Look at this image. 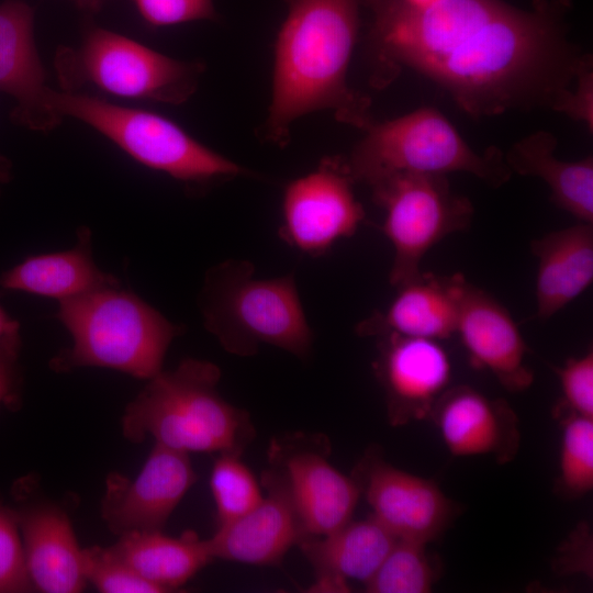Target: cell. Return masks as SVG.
Returning a JSON list of instances; mask_svg holds the SVG:
<instances>
[{
  "mask_svg": "<svg viewBox=\"0 0 593 593\" xmlns=\"http://www.w3.org/2000/svg\"><path fill=\"white\" fill-rule=\"evenodd\" d=\"M429 418L452 456H489L503 465L519 450L515 411L505 400L491 399L469 385L448 388Z\"/></svg>",
  "mask_w": 593,
  "mask_h": 593,
  "instance_id": "obj_15",
  "label": "cell"
},
{
  "mask_svg": "<svg viewBox=\"0 0 593 593\" xmlns=\"http://www.w3.org/2000/svg\"><path fill=\"white\" fill-rule=\"evenodd\" d=\"M264 497L239 518L217 526L206 540L213 559L251 566L279 563L305 538L280 478L268 469L261 477Z\"/></svg>",
  "mask_w": 593,
  "mask_h": 593,
  "instance_id": "obj_17",
  "label": "cell"
},
{
  "mask_svg": "<svg viewBox=\"0 0 593 593\" xmlns=\"http://www.w3.org/2000/svg\"><path fill=\"white\" fill-rule=\"evenodd\" d=\"M111 552L163 593L181 588L214 559L205 539L186 530L179 537L141 532L120 536Z\"/></svg>",
  "mask_w": 593,
  "mask_h": 593,
  "instance_id": "obj_25",
  "label": "cell"
},
{
  "mask_svg": "<svg viewBox=\"0 0 593 593\" xmlns=\"http://www.w3.org/2000/svg\"><path fill=\"white\" fill-rule=\"evenodd\" d=\"M536 316L549 320L593 281V224L578 222L533 240Z\"/></svg>",
  "mask_w": 593,
  "mask_h": 593,
  "instance_id": "obj_22",
  "label": "cell"
},
{
  "mask_svg": "<svg viewBox=\"0 0 593 593\" xmlns=\"http://www.w3.org/2000/svg\"><path fill=\"white\" fill-rule=\"evenodd\" d=\"M58 302L57 318L70 333L72 346L51 360L57 372L97 367L148 380L163 370L167 350L181 333L179 326L120 286Z\"/></svg>",
  "mask_w": 593,
  "mask_h": 593,
  "instance_id": "obj_4",
  "label": "cell"
},
{
  "mask_svg": "<svg viewBox=\"0 0 593 593\" xmlns=\"http://www.w3.org/2000/svg\"><path fill=\"white\" fill-rule=\"evenodd\" d=\"M572 120L584 123L590 132L593 127V72L592 65L578 76L574 88L561 112Z\"/></svg>",
  "mask_w": 593,
  "mask_h": 593,
  "instance_id": "obj_34",
  "label": "cell"
},
{
  "mask_svg": "<svg viewBox=\"0 0 593 593\" xmlns=\"http://www.w3.org/2000/svg\"><path fill=\"white\" fill-rule=\"evenodd\" d=\"M134 3L143 20L153 26L216 20L213 0H134Z\"/></svg>",
  "mask_w": 593,
  "mask_h": 593,
  "instance_id": "obj_32",
  "label": "cell"
},
{
  "mask_svg": "<svg viewBox=\"0 0 593 593\" xmlns=\"http://www.w3.org/2000/svg\"><path fill=\"white\" fill-rule=\"evenodd\" d=\"M365 132L347 159L355 182L370 184L398 172L446 176L459 171L497 188L512 176L499 148L473 150L433 108H421L385 122L374 121Z\"/></svg>",
  "mask_w": 593,
  "mask_h": 593,
  "instance_id": "obj_6",
  "label": "cell"
},
{
  "mask_svg": "<svg viewBox=\"0 0 593 593\" xmlns=\"http://www.w3.org/2000/svg\"><path fill=\"white\" fill-rule=\"evenodd\" d=\"M467 280L460 273L449 277L421 272L398 287V294L383 311L358 323L360 336L446 339L456 333L460 300Z\"/></svg>",
  "mask_w": 593,
  "mask_h": 593,
  "instance_id": "obj_20",
  "label": "cell"
},
{
  "mask_svg": "<svg viewBox=\"0 0 593 593\" xmlns=\"http://www.w3.org/2000/svg\"><path fill=\"white\" fill-rule=\"evenodd\" d=\"M392 426L429 418L449 388L451 362L435 339L389 334L380 337L374 361Z\"/></svg>",
  "mask_w": 593,
  "mask_h": 593,
  "instance_id": "obj_14",
  "label": "cell"
},
{
  "mask_svg": "<svg viewBox=\"0 0 593 593\" xmlns=\"http://www.w3.org/2000/svg\"><path fill=\"white\" fill-rule=\"evenodd\" d=\"M21 348V334L0 339V407L14 410L21 404L23 385L19 363Z\"/></svg>",
  "mask_w": 593,
  "mask_h": 593,
  "instance_id": "obj_33",
  "label": "cell"
},
{
  "mask_svg": "<svg viewBox=\"0 0 593 593\" xmlns=\"http://www.w3.org/2000/svg\"><path fill=\"white\" fill-rule=\"evenodd\" d=\"M321 434L294 433L271 440L269 469L282 481L305 537L325 535L350 519L361 495L358 482L328 460Z\"/></svg>",
  "mask_w": 593,
  "mask_h": 593,
  "instance_id": "obj_10",
  "label": "cell"
},
{
  "mask_svg": "<svg viewBox=\"0 0 593 593\" xmlns=\"http://www.w3.org/2000/svg\"><path fill=\"white\" fill-rule=\"evenodd\" d=\"M48 103L61 120H78L137 163L187 184L245 175V168L208 148L171 120L101 98L51 89Z\"/></svg>",
  "mask_w": 593,
  "mask_h": 593,
  "instance_id": "obj_7",
  "label": "cell"
},
{
  "mask_svg": "<svg viewBox=\"0 0 593 593\" xmlns=\"http://www.w3.org/2000/svg\"><path fill=\"white\" fill-rule=\"evenodd\" d=\"M402 2H404L406 5L409 7H412V8H423V7H426V5H429L438 0H401Z\"/></svg>",
  "mask_w": 593,
  "mask_h": 593,
  "instance_id": "obj_38",
  "label": "cell"
},
{
  "mask_svg": "<svg viewBox=\"0 0 593 593\" xmlns=\"http://www.w3.org/2000/svg\"><path fill=\"white\" fill-rule=\"evenodd\" d=\"M384 210L382 231L393 247L389 281L398 288L416 278L427 251L470 226L473 206L455 194L445 175L398 172L369 184Z\"/></svg>",
  "mask_w": 593,
  "mask_h": 593,
  "instance_id": "obj_9",
  "label": "cell"
},
{
  "mask_svg": "<svg viewBox=\"0 0 593 593\" xmlns=\"http://www.w3.org/2000/svg\"><path fill=\"white\" fill-rule=\"evenodd\" d=\"M220 368L188 358L147 380L121 419L124 438L190 452L243 455L255 437L250 415L219 392Z\"/></svg>",
  "mask_w": 593,
  "mask_h": 593,
  "instance_id": "obj_3",
  "label": "cell"
},
{
  "mask_svg": "<svg viewBox=\"0 0 593 593\" xmlns=\"http://www.w3.org/2000/svg\"><path fill=\"white\" fill-rule=\"evenodd\" d=\"M34 592L29 575L18 515L0 504V593Z\"/></svg>",
  "mask_w": 593,
  "mask_h": 593,
  "instance_id": "obj_30",
  "label": "cell"
},
{
  "mask_svg": "<svg viewBox=\"0 0 593 593\" xmlns=\"http://www.w3.org/2000/svg\"><path fill=\"white\" fill-rule=\"evenodd\" d=\"M284 1L287 15L275 46L266 137L286 145L291 124L320 110L365 131L374 122L371 101L346 79L363 0Z\"/></svg>",
  "mask_w": 593,
  "mask_h": 593,
  "instance_id": "obj_2",
  "label": "cell"
},
{
  "mask_svg": "<svg viewBox=\"0 0 593 593\" xmlns=\"http://www.w3.org/2000/svg\"><path fill=\"white\" fill-rule=\"evenodd\" d=\"M396 539L372 516L303 538L298 546L314 571L311 591L343 593L349 581L367 583Z\"/></svg>",
  "mask_w": 593,
  "mask_h": 593,
  "instance_id": "obj_21",
  "label": "cell"
},
{
  "mask_svg": "<svg viewBox=\"0 0 593 593\" xmlns=\"http://www.w3.org/2000/svg\"><path fill=\"white\" fill-rule=\"evenodd\" d=\"M18 515L34 591L79 593L87 586L83 549L65 511L47 502H20Z\"/></svg>",
  "mask_w": 593,
  "mask_h": 593,
  "instance_id": "obj_19",
  "label": "cell"
},
{
  "mask_svg": "<svg viewBox=\"0 0 593 593\" xmlns=\"http://www.w3.org/2000/svg\"><path fill=\"white\" fill-rule=\"evenodd\" d=\"M217 526L233 522L251 511L264 497L258 482L242 455L219 454L210 477Z\"/></svg>",
  "mask_w": 593,
  "mask_h": 593,
  "instance_id": "obj_27",
  "label": "cell"
},
{
  "mask_svg": "<svg viewBox=\"0 0 593 593\" xmlns=\"http://www.w3.org/2000/svg\"><path fill=\"white\" fill-rule=\"evenodd\" d=\"M51 87L34 41V13L21 0L0 4V92L15 105L12 120L26 128L47 132L61 119L48 104Z\"/></svg>",
  "mask_w": 593,
  "mask_h": 593,
  "instance_id": "obj_18",
  "label": "cell"
},
{
  "mask_svg": "<svg viewBox=\"0 0 593 593\" xmlns=\"http://www.w3.org/2000/svg\"><path fill=\"white\" fill-rule=\"evenodd\" d=\"M372 12L371 85L412 69L445 89L472 118L547 108L560 112L579 74L592 65L567 36L564 3L532 10L503 0H363Z\"/></svg>",
  "mask_w": 593,
  "mask_h": 593,
  "instance_id": "obj_1",
  "label": "cell"
},
{
  "mask_svg": "<svg viewBox=\"0 0 593 593\" xmlns=\"http://www.w3.org/2000/svg\"><path fill=\"white\" fill-rule=\"evenodd\" d=\"M347 159L324 158L317 168L290 182L283 194L280 236L296 249L322 254L353 236L365 219Z\"/></svg>",
  "mask_w": 593,
  "mask_h": 593,
  "instance_id": "obj_11",
  "label": "cell"
},
{
  "mask_svg": "<svg viewBox=\"0 0 593 593\" xmlns=\"http://www.w3.org/2000/svg\"><path fill=\"white\" fill-rule=\"evenodd\" d=\"M553 134L537 131L519 139L504 155L510 170L544 180L552 201L578 221L593 224V158L578 161L557 158Z\"/></svg>",
  "mask_w": 593,
  "mask_h": 593,
  "instance_id": "obj_24",
  "label": "cell"
},
{
  "mask_svg": "<svg viewBox=\"0 0 593 593\" xmlns=\"http://www.w3.org/2000/svg\"><path fill=\"white\" fill-rule=\"evenodd\" d=\"M473 367L490 371L511 392L528 389L534 372L527 345L507 309L486 291L466 283L456 325Z\"/></svg>",
  "mask_w": 593,
  "mask_h": 593,
  "instance_id": "obj_16",
  "label": "cell"
},
{
  "mask_svg": "<svg viewBox=\"0 0 593 593\" xmlns=\"http://www.w3.org/2000/svg\"><path fill=\"white\" fill-rule=\"evenodd\" d=\"M74 4H76L78 8L89 11V12H96L98 11L108 0H70Z\"/></svg>",
  "mask_w": 593,
  "mask_h": 593,
  "instance_id": "obj_37",
  "label": "cell"
},
{
  "mask_svg": "<svg viewBox=\"0 0 593 593\" xmlns=\"http://www.w3.org/2000/svg\"><path fill=\"white\" fill-rule=\"evenodd\" d=\"M195 481L189 454L154 444L134 480L108 475L101 517L118 537L163 530Z\"/></svg>",
  "mask_w": 593,
  "mask_h": 593,
  "instance_id": "obj_13",
  "label": "cell"
},
{
  "mask_svg": "<svg viewBox=\"0 0 593 593\" xmlns=\"http://www.w3.org/2000/svg\"><path fill=\"white\" fill-rule=\"evenodd\" d=\"M12 179V163L0 154V194L1 187Z\"/></svg>",
  "mask_w": 593,
  "mask_h": 593,
  "instance_id": "obj_36",
  "label": "cell"
},
{
  "mask_svg": "<svg viewBox=\"0 0 593 593\" xmlns=\"http://www.w3.org/2000/svg\"><path fill=\"white\" fill-rule=\"evenodd\" d=\"M20 334V323L0 305V339Z\"/></svg>",
  "mask_w": 593,
  "mask_h": 593,
  "instance_id": "obj_35",
  "label": "cell"
},
{
  "mask_svg": "<svg viewBox=\"0 0 593 593\" xmlns=\"http://www.w3.org/2000/svg\"><path fill=\"white\" fill-rule=\"evenodd\" d=\"M87 581L102 593H163L143 579L130 566L114 556L109 547L93 546L83 549Z\"/></svg>",
  "mask_w": 593,
  "mask_h": 593,
  "instance_id": "obj_29",
  "label": "cell"
},
{
  "mask_svg": "<svg viewBox=\"0 0 593 593\" xmlns=\"http://www.w3.org/2000/svg\"><path fill=\"white\" fill-rule=\"evenodd\" d=\"M254 272L246 260H227L206 272L200 294L205 328L233 355L253 356L270 345L306 358L313 334L294 278L259 279Z\"/></svg>",
  "mask_w": 593,
  "mask_h": 593,
  "instance_id": "obj_5",
  "label": "cell"
},
{
  "mask_svg": "<svg viewBox=\"0 0 593 593\" xmlns=\"http://www.w3.org/2000/svg\"><path fill=\"white\" fill-rule=\"evenodd\" d=\"M424 544L396 539L374 574L363 584L368 593H427L437 580Z\"/></svg>",
  "mask_w": 593,
  "mask_h": 593,
  "instance_id": "obj_26",
  "label": "cell"
},
{
  "mask_svg": "<svg viewBox=\"0 0 593 593\" xmlns=\"http://www.w3.org/2000/svg\"><path fill=\"white\" fill-rule=\"evenodd\" d=\"M54 68L66 92L91 87L111 96L168 104L186 102L204 65L164 55L120 33L91 27L76 47L56 51Z\"/></svg>",
  "mask_w": 593,
  "mask_h": 593,
  "instance_id": "obj_8",
  "label": "cell"
},
{
  "mask_svg": "<svg viewBox=\"0 0 593 593\" xmlns=\"http://www.w3.org/2000/svg\"><path fill=\"white\" fill-rule=\"evenodd\" d=\"M353 477L370 516L398 539L427 545L457 516V504L435 481L399 469L377 454L365 456Z\"/></svg>",
  "mask_w": 593,
  "mask_h": 593,
  "instance_id": "obj_12",
  "label": "cell"
},
{
  "mask_svg": "<svg viewBox=\"0 0 593 593\" xmlns=\"http://www.w3.org/2000/svg\"><path fill=\"white\" fill-rule=\"evenodd\" d=\"M562 404L568 414L593 418V350L568 359L556 368Z\"/></svg>",
  "mask_w": 593,
  "mask_h": 593,
  "instance_id": "obj_31",
  "label": "cell"
},
{
  "mask_svg": "<svg viewBox=\"0 0 593 593\" xmlns=\"http://www.w3.org/2000/svg\"><path fill=\"white\" fill-rule=\"evenodd\" d=\"M559 491L579 499L593 489V418L566 414L561 418Z\"/></svg>",
  "mask_w": 593,
  "mask_h": 593,
  "instance_id": "obj_28",
  "label": "cell"
},
{
  "mask_svg": "<svg viewBox=\"0 0 593 593\" xmlns=\"http://www.w3.org/2000/svg\"><path fill=\"white\" fill-rule=\"evenodd\" d=\"M120 286L92 258L91 232L81 226L76 245L64 251L31 256L0 275V289L58 301Z\"/></svg>",
  "mask_w": 593,
  "mask_h": 593,
  "instance_id": "obj_23",
  "label": "cell"
}]
</instances>
